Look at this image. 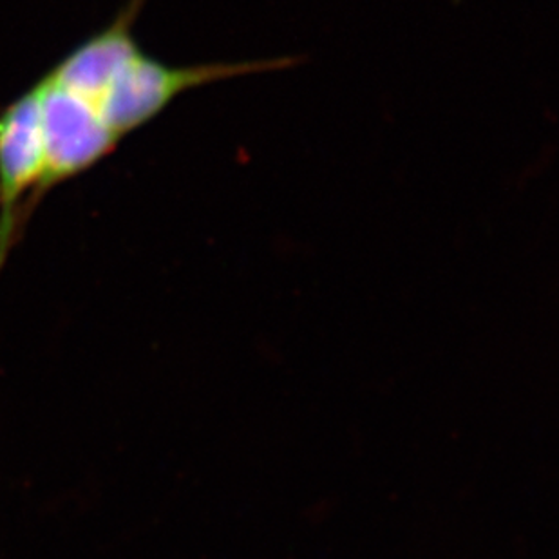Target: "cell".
<instances>
[{"label": "cell", "instance_id": "6da1fadb", "mask_svg": "<svg viewBox=\"0 0 559 559\" xmlns=\"http://www.w3.org/2000/svg\"><path fill=\"white\" fill-rule=\"evenodd\" d=\"M33 87L40 107L44 170L32 200L22 212L24 225L55 187L93 169L122 143L82 96L49 79L48 74Z\"/></svg>", "mask_w": 559, "mask_h": 559}, {"label": "cell", "instance_id": "7a4b0ae2", "mask_svg": "<svg viewBox=\"0 0 559 559\" xmlns=\"http://www.w3.org/2000/svg\"><path fill=\"white\" fill-rule=\"evenodd\" d=\"M43 170L40 107L32 85L0 111V266L21 236L22 212Z\"/></svg>", "mask_w": 559, "mask_h": 559}]
</instances>
